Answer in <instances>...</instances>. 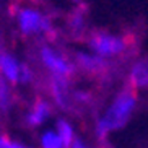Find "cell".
I'll return each mask as SVG.
<instances>
[{
    "instance_id": "cell-4",
    "label": "cell",
    "mask_w": 148,
    "mask_h": 148,
    "mask_svg": "<svg viewBox=\"0 0 148 148\" xmlns=\"http://www.w3.org/2000/svg\"><path fill=\"white\" fill-rule=\"evenodd\" d=\"M39 62L47 70L51 77H62V78H72L77 72V64L72 62L65 54L54 49L49 42L39 46Z\"/></svg>"
},
{
    "instance_id": "cell-14",
    "label": "cell",
    "mask_w": 148,
    "mask_h": 148,
    "mask_svg": "<svg viewBox=\"0 0 148 148\" xmlns=\"http://www.w3.org/2000/svg\"><path fill=\"white\" fill-rule=\"evenodd\" d=\"M0 148H31L28 145H21L15 142V140L8 138L7 135H2V138H0Z\"/></svg>"
},
{
    "instance_id": "cell-12",
    "label": "cell",
    "mask_w": 148,
    "mask_h": 148,
    "mask_svg": "<svg viewBox=\"0 0 148 148\" xmlns=\"http://www.w3.org/2000/svg\"><path fill=\"white\" fill-rule=\"evenodd\" d=\"M41 147L42 148H65L64 142H62L60 135L57 134V130H47L44 132L41 137Z\"/></svg>"
},
{
    "instance_id": "cell-3",
    "label": "cell",
    "mask_w": 148,
    "mask_h": 148,
    "mask_svg": "<svg viewBox=\"0 0 148 148\" xmlns=\"http://www.w3.org/2000/svg\"><path fill=\"white\" fill-rule=\"evenodd\" d=\"M86 46L90 52L109 60L125 52L129 47V41L122 34H116L106 29H93L86 36Z\"/></svg>"
},
{
    "instance_id": "cell-10",
    "label": "cell",
    "mask_w": 148,
    "mask_h": 148,
    "mask_svg": "<svg viewBox=\"0 0 148 148\" xmlns=\"http://www.w3.org/2000/svg\"><path fill=\"white\" fill-rule=\"evenodd\" d=\"M51 116V106L49 103L42 99H38L29 109V112L26 114V124L29 127H38L41 125L46 119Z\"/></svg>"
},
{
    "instance_id": "cell-1",
    "label": "cell",
    "mask_w": 148,
    "mask_h": 148,
    "mask_svg": "<svg viewBox=\"0 0 148 148\" xmlns=\"http://www.w3.org/2000/svg\"><path fill=\"white\" fill-rule=\"evenodd\" d=\"M8 13L16 23L20 34L25 38L44 36L49 41H54L57 38V28L54 26L52 16L44 13L38 7L12 3L8 7Z\"/></svg>"
},
{
    "instance_id": "cell-17",
    "label": "cell",
    "mask_w": 148,
    "mask_h": 148,
    "mask_svg": "<svg viewBox=\"0 0 148 148\" xmlns=\"http://www.w3.org/2000/svg\"><path fill=\"white\" fill-rule=\"evenodd\" d=\"M28 2H31V3H36V5H38V3H42L44 0H28Z\"/></svg>"
},
{
    "instance_id": "cell-2",
    "label": "cell",
    "mask_w": 148,
    "mask_h": 148,
    "mask_svg": "<svg viewBox=\"0 0 148 148\" xmlns=\"http://www.w3.org/2000/svg\"><path fill=\"white\" fill-rule=\"evenodd\" d=\"M137 106V91L132 86L124 88L116 95L106 114L96 122V132L99 138H104L109 132L122 129L125 125Z\"/></svg>"
},
{
    "instance_id": "cell-11",
    "label": "cell",
    "mask_w": 148,
    "mask_h": 148,
    "mask_svg": "<svg viewBox=\"0 0 148 148\" xmlns=\"http://www.w3.org/2000/svg\"><path fill=\"white\" fill-rule=\"evenodd\" d=\"M57 134L60 135L62 142H64V145L67 147H72V143L75 142V134H73V129H72V125H70L67 121H59L57 122Z\"/></svg>"
},
{
    "instance_id": "cell-5",
    "label": "cell",
    "mask_w": 148,
    "mask_h": 148,
    "mask_svg": "<svg viewBox=\"0 0 148 148\" xmlns=\"http://www.w3.org/2000/svg\"><path fill=\"white\" fill-rule=\"evenodd\" d=\"M0 72H2V78H5L10 85H18V83L26 85L34 78L33 69L25 62L18 60L8 51H2L0 54Z\"/></svg>"
},
{
    "instance_id": "cell-6",
    "label": "cell",
    "mask_w": 148,
    "mask_h": 148,
    "mask_svg": "<svg viewBox=\"0 0 148 148\" xmlns=\"http://www.w3.org/2000/svg\"><path fill=\"white\" fill-rule=\"evenodd\" d=\"M75 64H77V69L90 75H103L109 67V60L93 52H77Z\"/></svg>"
},
{
    "instance_id": "cell-15",
    "label": "cell",
    "mask_w": 148,
    "mask_h": 148,
    "mask_svg": "<svg viewBox=\"0 0 148 148\" xmlns=\"http://www.w3.org/2000/svg\"><path fill=\"white\" fill-rule=\"evenodd\" d=\"M72 148H86V145H83V142L80 138H75V142L72 143Z\"/></svg>"
},
{
    "instance_id": "cell-16",
    "label": "cell",
    "mask_w": 148,
    "mask_h": 148,
    "mask_svg": "<svg viewBox=\"0 0 148 148\" xmlns=\"http://www.w3.org/2000/svg\"><path fill=\"white\" fill-rule=\"evenodd\" d=\"M75 7H80V5H85V0H70Z\"/></svg>"
},
{
    "instance_id": "cell-9",
    "label": "cell",
    "mask_w": 148,
    "mask_h": 148,
    "mask_svg": "<svg viewBox=\"0 0 148 148\" xmlns=\"http://www.w3.org/2000/svg\"><path fill=\"white\" fill-rule=\"evenodd\" d=\"M51 93H52L54 101L57 106L67 109L69 108V78H62V77H51Z\"/></svg>"
},
{
    "instance_id": "cell-8",
    "label": "cell",
    "mask_w": 148,
    "mask_h": 148,
    "mask_svg": "<svg viewBox=\"0 0 148 148\" xmlns=\"http://www.w3.org/2000/svg\"><path fill=\"white\" fill-rule=\"evenodd\" d=\"M129 86L135 91L148 88V57L138 59L129 72Z\"/></svg>"
},
{
    "instance_id": "cell-13",
    "label": "cell",
    "mask_w": 148,
    "mask_h": 148,
    "mask_svg": "<svg viewBox=\"0 0 148 148\" xmlns=\"http://www.w3.org/2000/svg\"><path fill=\"white\" fill-rule=\"evenodd\" d=\"M10 83L5 78L0 80V104H2V111H7V108L10 106L8 98H10V90H8Z\"/></svg>"
},
{
    "instance_id": "cell-7",
    "label": "cell",
    "mask_w": 148,
    "mask_h": 148,
    "mask_svg": "<svg viewBox=\"0 0 148 148\" xmlns=\"http://www.w3.org/2000/svg\"><path fill=\"white\" fill-rule=\"evenodd\" d=\"M67 26H69V33L77 39H83L86 38L88 33V5H80L75 7L69 15L67 20Z\"/></svg>"
}]
</instances>
